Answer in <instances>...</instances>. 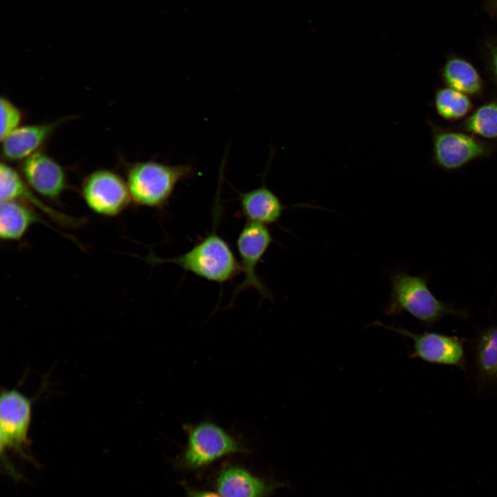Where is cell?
Listing matches in <instances>:
<instances>
[{
  "label": "cell",
  "instance_id": "6da1fadb",
  "mask_svg": "<svg viewBox=\"0 0 497 497\" xmlns=\"http://www.w3.org/2000/svg\"><path fill=\"white\" fill-rule=\"evenodd\" d=\"M390 278L391 291L385 309L387 315L393 317L407 312L427 327H432L449 315L465 319L469 316L467 311L439 300L425 277L398 272Z\"/></svg>",
  "mask_w": 497,
  "mask_h": 497
},
{
  "label": "cell",
  "instance_id": "7a4b0ae2",
  "mask_svg": "<svg viewBox=\"0 0 497 497\" xmlns=\"http://www.w3.org/2000/svg\"><path fill=\"white\" fill-rule=\"evenodd\" d=\"M215 226L207 236L182 255L160 258L150 253L145 260L151 264H175L206 280L220 284L227 282L235 277L242 269L230 246L218 235Z\"/></svg>",
  "mask_w": 497,
  "mask_h": 497
},
{
  "label": "cell",
  "instance_id": "3957f363",
  "mask_svg": "<svg viewBox=\"0 0 497 497\" xmlns=\"http://www.w3.org/2000/svg\"><path fill=\"white\" fill-rule=\"evenodd\" d=\"M188 164L168 165L153 160L137 162L126 170V184L132 202L137 206L162 209L177 184L193 175Z\"/></svg>",
  "mask_w": 497,
  "mask_h": 497
},
{
  "label": "cell",
  "instance_id": "277c9868",
  "mask_svg": "<svg viewBox=\"0 0 497 497\" xmlns=\"http://www.w3.org/2000/svg\"><path fill=\"white\" fill-rule=\"evenodd\" d=\"M183 427L186 444L176 459L182 469H198L224 456L249 451L238 438L210 420L186 423Z\"/></svg>",
  "mask_w": 497,
  "mask_h": 497
},
{
  "label": "cell",
  "instance_id": "5b68a950",
  "mask_svg": "<svg viewBox=\"0 0 497 497\" xmlns=\"http://www.w3.org/2000/svg\"><path fill=\"white\" fill-rule=\"evenodd\" d=\"M17 389L1 391L0 396V451L3 465L6 452L12 451L30 462H34L26 452L29 445L32 401Z\"/></svg>",
  "mask_w": 497,
  "mask_h": 497
},
{
  "label": "cell",
  "instance_id": "8992f818",
  "mask_svg": "<svg viewBox=\"0 0 497 497\" xmlns=\"http://www.w3.org/2000/svg\"><path fill=\"white\" fill-rule=\"evenodd\" d=\"M432 132L433 163L447 171L457 170L491 155L494 146L474 135L443 128L429 123Z\"/></svg>",
  "mask_w": 497,
  "mask_h": 497
},
{
  "label": "cell",
  "instance_id": "52a82bcc",
  "mask_svg": "<svg viewBox=\"0 0 497 497\" xmlns=\"http://www.w3.org/2000/svg\"><path fill=\"white\" fill-rule=\"evenodd\" d=\"M371 325L382 327L410 338L413 342V348L409 353L411 358H418L433 364L456 367L463 371L467 369L465 342L458 336L437 332L413 333L379 321L373 322Z\"/></svg>",
  "mask_w": 497,
  "mask_h": 497
},
{
  "label": "cell",
  "instance_id": "ba28073f",
  "mask_svg": "<svg viewBox=\"0 0 497 497\" xmlns=\"http://www.w3.org/2000/svg\"><path fill=\"white\" fill-rule=\"evenodd\" d=\"M81 194L90 209L108 217L119 215L132 201L126 182L106 169L95 170L86 176Z\"/></svg>",
  "mask_w": 497,
  "mask_h": 497
},
{
  "label": "cell",
  "instance_id": "9c48e42d",
  "mask_svg": "<svg viewBox=\"0 0 497 497\" xmlns=\"http://www.w3.org/2000/svg\"><path fill=\"white\" fill-rule=\"evenodd\" d=\"M273 241L271 233L266 225L247 222L243 226L238 235L236 245L244 279L235 289L234 296L242 291L253 288L264 297L271 299V293L256 271Z\"/></svg>",
  "mask_w": 497,
  "mask_h": 497
},
{
  "label": "cell",
  "instance_id": "30bf717a",
  "mask_svg": "<svg viewBox=\"0 0 497 497\" xmlns=\"http://www.w3.org/2000/svg\"><path fill=\"white\" fill-rule=\"evenodd\" d=\"M19 168L28 186L51 201H59L68 188L64 168L43 151L39 150L21 161Z\"/></svg>",
  "mask_w": 497,
  "mask_h": 497
},
{
  "label": "cell",
  "instance_id": "8fae6325",
  "mask_svg": "<svg viewBox=\"0 0 497 497\" xmlns=\"http://www.w3.org/2000/svg\"><path fill=\"white\" fill-rule=\"evenodd\" d=\"M0 199L1 202L19 200L35 206L63 226L77 228L86 221L60 213L43 203L34 194L21 173L3 162L0 165Z\"/></svg>",
  "mask_w": 497,
  "mask_h": 497
},
{
  "label": "cell",
  "instance_id": "7c38bea8",
  "mask_svg": "<svg viewBox=\"0 0 497 497\" xmlns=\"http://www.w3.org/2000/svg\"><path fill=\"white\" fill-rule=\"evenodd\" d=\"M215 485L222 497H267L278 486L237 466L224 468L217 477Z\"/></svg>",
  "mask_w": 497,
  "mask_h": 497
},
{
  "label": "cell",
  "instance_id": "4fadbf2b",
  "mask_svg": "<svg viewBox=\"0 0 497 497\" xmlns=\"http://www.w3.org/2000/svg\"><path fill=\"white\" fill-rule=\"evenodd\" d=\"M59 124L56 121L18 127L1 141L3 157L8 161H23L39 151Z\"/></svg>",
  "mask_w": 497,
  "mask_h": 497
},
{
  "label": "cell",
  "instance_id": "5bb4252c",
  "mask_svg": "<svg viewBox=\"0 0 497 497\" xmlns=\"http://www.w3.org/2000/svg\"><path fill=\"white\" fill-rule=\"evenodd\" d=\"M240 204L247 222L264 225L277 222L286 208L265 185L240 195Z\"/></svg>",
  "mask_w": 497,
  "mask_h": 497
},
{
  "label": "cell",
  "instance_id": "9a60e30c",
  "mask_svg": "<svg viewBox=\"0 0 497 497\" xmlns=\"http://www.w3.org/2000/svg\"><path fill=\"white\" fill-rule=\"evenodd\" d=\"M440 75L447 87L475 97L483 94L484 81L478 71L460 56L449 55L440 70Z\"/></svg>",
  "mask_w": 497,
  "mask_h": 497
},
{
  "label": "cell",
  "instance_id": "2e32d148",
  "mask_svg": "<svg viewBox=\"0 0 497 497\" xmlns=\"http://www.w3.org/2000/svg\"><path fill=\"white\" fill-rule=\"evenodd\" d=\"M40 221L32 206L19 200L1 202L0 237L5 241L21 239L29 228Z\"/></svg>",
  "mask_w": 497,
  "mask_h": 497
},
{
  "label": "cell",
  "instance_id": "e0dca14e",
  "mask_svg": "<svg viewBox=\"0 0 497 497\" xmlns=\"http://www.w3.org/2000/svg\"><path fill=\"white\" fill-rule=\"evenodd\" d=\"M474 365L480 386L497 385V326L480 332L474 347Z\"/></svg>",
  "mask_w": 497,
  "mask_h": 497
},
{
  "label": "cell",
  "instance_id": "ac0fdd59",
  "mask_svg": "<svg viewBox=\"0 0 497 497\" xmlns=\"http://www.w3.org/2000/svg\"><path fill=\"white\" fill-rule=\"evenodd\" d=\"M459 128L485 139H497V98L477 108L459 126Z\"/></svg>",
  "mask_w": 497,
  "mask_h": 497
},
{
  "label": "cell",
  "instance_id": "d6986e66",
  "mask_svg": "<svg viewBox=\"0 0 497 497\" xmlns=\"http://www.w3.org/2000/svg\"><path fill=\"white\" fill-rule=\"evenodd\" d=\"M434 106L437 113L449 121L464 118L473 108L468 95L447 86L436 89Z\"/></svg>",
  "mask_w": 497,
  "mask_h": 497
},
{
  "label": "cell",
  "instance_id": "ffe728a7",
  "mask_svg": "<svg viewBox=\"0 0 497 497\" xmlns=\"http://www.w3.org/2000/svg\"><path fill=\"white\" fill-rule=\"evenodd\" d=\"M0 138L2 141L8 135L19 127V125L22 122L23 118V114L17 106L5 97H1L0 99Z\"/></svg>",
  "mask_w": 497,
  "mask_h": 497
},
{
  "label": "cell",
  "instance_id": "44dd1931",
  "mask_svg": "<svg viewBox=\"0 0 497 497\" xmlns=\"http://www.w3.org/2000/svg\"><path fill=\"white\" fill-rule=\"evenodd\" d=\"M483 52L487 70L497 85V38H488L485 40Z\"/></svg>",
  "mask_w": 497,
  "mask_h": 497
},
{
  "label": "cell",
  "instance_id": "7402d4cb",
  "mask_svg": "<svg viewBox=\"0 0 497 497\" xmlns=\"http://www.w3.org/2000/svg\"><path fill=\"white\" fill-rule=\"evenodd\" d=\"M186 494V497H222L220 494L192 489H187Z\"/></svg>",
  "mask_w": 497,
  "mask_h": 497
},
{
  "label": "cell",
  "instance_id": "603a6c76",
  "mask_svg": "<svg viewBox=\"0 0 497 497\" xmlns=\"http://www.w3.org/2000/svg\"><path fill=\"white\" fill-rule=\"evenodd\" d=\"M483 6L491 17L497 19V0H485Z\"/></svg>",
  "mask_w": 497,
  "mask_h": 497
}]
</instances>
